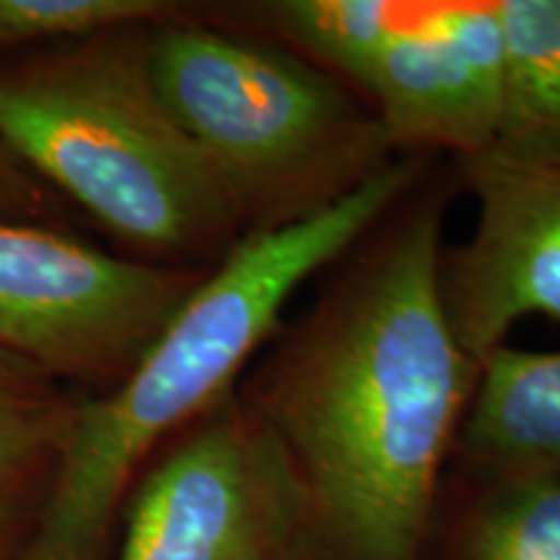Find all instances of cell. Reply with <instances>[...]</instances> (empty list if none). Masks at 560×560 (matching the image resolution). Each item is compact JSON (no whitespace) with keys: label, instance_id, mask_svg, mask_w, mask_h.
I'll list each match as a JSON object with an SVG mask.
<instances>
[{"label":"cell","instance_id":"14","mask_svg":"<svg viewBox=\"0 0 560 560\" xmlns=\"http://www.w3.org/2000/svg\"><path fill=\"white\" fill-rule=\"evenodd\" d=\"M182 11L185 5L170 0H0V58L122 26L159 24Z\"/></svg>","mask_w":560,"mask_h":560},{"label":"cell","instance_id":"11","mask_svg":"<svg viewBox=\"0 0 560 560\" xmlns=\"http://www.w3.org/2000/svg\"><path fill=\"white\" fill-rule=\"evenodd\" d=\"M75 397L55 376L0 350V560H13L37 522Z\"/></svg>","mask_w":560,"mask_h":560},{"label":"cell","instance_id":"1","mask_svg":"<svg viewBox=\"0 0 560 560\" xmlns=\"http://www.w3.org/2000/svg\"><path fill=\"white\" fill-rule=\"evenodd\" d=\"M452 185L425 174L283 319L236 397L283 454L304 560H425L480 363L439 299Z\"/></svg>","mask_w":560,"mask_h":560},{"label":"cell","instance_id":"5","mask_svg":"<svg viewBox=\"0 0 560 560\" xmlns=\"http://www.w3.org/2000/svg\"><path fill=\"white\" fill-rule=\"evenodd\" d=\"M206 276L125 260L0 215V350L58 382L107 392L128 380Z\"/></svg>","mask_w":560,"mask_h":560},{"label":"cell","instance_id":"9","mask_svg":"<svg viewBox=\"0 0 560 560\" xmlns=\"http://www.w3.org/2000/svg\"><path fill=\"white\" fill-rule=\"evenodd\" d=\"M452 462L470 478H560V350L506 342L482 359Z\"/></svg>","mask_w":560,"mask_h":560},{"label":"cell","instance_id":"7","mask_svg":"<svg viewBox=\"0 0 560 560\" xmlns=\"http://www.w3.org/2000/svg\"><path fill=\"white\" fill-rule=\"evenodd\" d=\"M454 164L475 226L444 244L436 285L454 338L482 363L527 317L560 322V151L493 143Z\"/></svg>","mask_w":560,"mask_h":560},{"label":"cell","instance_id":"12","mask_svg":"<svg viewBox=\"0 0 560 560\" xmlns=\"http://www.w3.org/2000/svg\"><path fill=\"white\" fill-rule=\"evenodd\" d=\"M425 560H560V478L452 472Z\"/></svg>","mask_w":560,"mask_h":560},{"label":"cell","instance_id":"10","mask_svg":"<svg viewBox=\"0 0 560 560\" xmlns=\"http://www.w3.org/2000/svg\"><path fill=\"white\" fill-rule=\"evenodd\" d=\"M439 0H265L208 16L276 42L355 89L376 55L431 19Z\"/></svg>","mask_w":560,"mask_h":560},{"label":"cell","instance_id":"8","mask_svg":"<svg viewBox=\"0 0 560 560\" xmlns=\"http://www.w3.org/2000/svg\"><path fill=\"white\" fill-rule=\"evenodd\" d=\"M355 89L400 156H478L499 140L503 75L495 0H441L363 70Z\"/></svg>","mask_w":560,"mask_h":560},{"label":"cell","instance_id":"2","mask_svg":"<svg viewBox=\"0 0 560 560\" xmlns=\"http://www.w3.org/2000/svg\"><path fill=\"white\" fill-rule=\"evenodd\" d=\"M402 156L317 219L249 234L187 299L128 380L75 402L37 522L13 560H109L145 465L236 387L291 299L353 247L431 166Z\"/></svg>","mask_w":560,"mask_h":560},{"label":"cell","instance_id":"3","mask_svg":"<svg viewBox=\"0 0 560 560\" xmlns=\"http://www.w3.org/2000/svg\"><path fill=\"white\" fill-rule=\"evenodd\" d=\"M149 30L0 58V143L140 260L210 270L244 231L219 172L161 100Z\"/></svg>","mask_w":560,"mask_h":560},{"label":"cell","instance_id":"13","mask_svg":"<svg viewBox=\"0 0 560 560\" xmlns=\"http://www.w3.org/2000/svg\"><path fill=\"white\" fill-rule=\"evenodd\" d=\"M503 104L495 143L560 151V0H495Z\"/></svg>","mask_w":560,"mask_h":560},{"label":"cell","instance_id":"4","mask_svg":"<svg viewBox=\"0 0 560 560\" xmlns=\"http://www.w3.org/2000/svg\"><path fill=\"white\" fill-rule=\"evenodd\" d=\"M149 60L161 100L219 172L244 236L317 219L402 159L340 79L206 13L151 24Z\"/></svg>","mask_w":560,"mask_h":560},{"label":"cell","instance_id":"6","mask_svg":"<svg viewBox=\"0 0 560 560\" xmlns=\"http://www.w3.org/2000/svg\"><path fill=\"white\" fill-rule=\"evenodd\" d=\"M120 527L115 560H304L296 482L236 387L140 475Z\"/></svg>","mask_w":560,"mask_h":560},{"label":"cell","instance_id":"15","mask_svg":"<svg viewBox=\"0 0 560 560\" xmlns=\"http://www.w3.org/2000/svg\"><path fill=\"white\" fill-rule=\"evenodd\" d=\"M52 208V190L34 177L13 153L0 143V215L19 221L45 219Z\"/></svg>","mask_w":560,"mask_h":560}]
</instances>
